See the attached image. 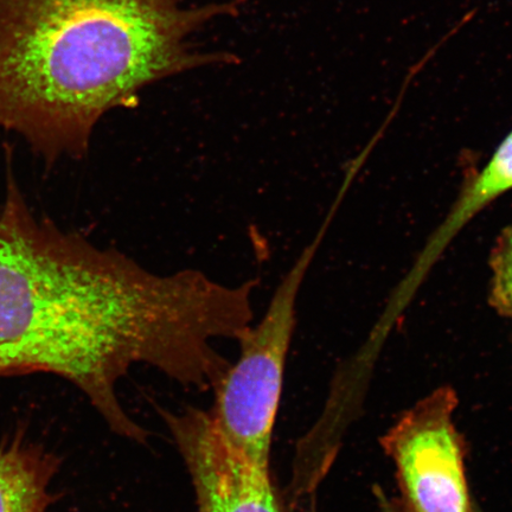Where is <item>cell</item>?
<instances>
[{
    "label": "cell",
    "mask_w": 512,
    "mask_h": 512,
    "mask_svg": "<svg viewBox=\"0 0 512 512\" xmlns=\"http://www.w3.org/2000/svg\"><path fill=\"white\" fill-rule=\"evenodd\" d=\"M258 281L198 270L157 274L31 213L10 170L0 207V376L49 373L78 387L120 437L147 432L121 406L134 364L213 389L230 362L215 347L254 322Z\"/></svg>",
    "instance_id": "6da1fadb"
},
{
    "label": "cell",
    "mask_w": 512,
    "mask_h": 512,
    "mask_svg": "<svg viewBox=\"0 0 512 512\" xmlns=\"http://www.w3.org/2000/svg\"><path fill=\"white\" fill-rule=\"evenodd\" d=\"M233 3L183 0H0V127L55 162L81 158L96 124L146 86L235 56L189 38Z\"/></svg>",
    "instance_id": "7a4b0ae2"
},
{
    "label": "cell",
    "mask_w": 512,
    "mask_h": 512,
    "mask_svg": "<svg viewBox=\"0 0 512 512\" xmlns=\"http://www.w3.org/2000/svg\"><path fill=\"white\" fill-rule=\"evenodd\" d=\"M334 219V211H329L315 239L275 288L264 316L236 341L240 347L238 361L230 363L214 388L215 403L209 413L216 427L243 456L267 469L287 356L297 325L300 288Z\"/></svg>",
    "instance_id": "3957f363"
},
{
    "label": "cell",
    "mask_w": 512,
    "mask_h": 512,
    "mask_svg": "<svg viewBox=\"0 0 512 512\" xmlns=\"http://www.w3.org/2000/svg\"><path fill=\"white\" fill-rule=\"evenodd\" d=\"M457 394L434 390L401 416L381 445L393 460L402 512H475L462 435L453 421Z\"/></svg>",
    "instance_id": "277c9868"
},
{
    "label": "cell",
    "mask_w": 512,
    "mask_h": 512,
    "mask_svg": "<svg viewBox=\"0 0 512 512\" xmlns=\"http://www.w3.org/2000/svg\"><path fill=\"white\" fill-rule=\"evenodd\" d=\"M158 411L187 466L198 512H292L270 469L230 445L209 411Z\"/></svg>",
    "instance_id": "5b68a950"
},
{
    "label": "cell",
    "mask_w": 512,
    "mask_h": 512,
    "mask_svg": "<svg viewBox=\"0 0 512 512\" xmlns=\"http://www.w3.org/2000/svg\"><path fill=\"white\" fill-rule=\"evenodd\" d=\"M512 191V131L497 146L494 155L484 168L466 182L456 201L447 211L424 247L416 256L409 271L396 285L377 319L384 330H394L399 325L415 294L431 273L432 268L446 252L448 246L463 229L491 206L499 197Z\"/></svg>",
    "instance_id": "8992f818"
},
{
    "label": "cell",
    "mask_w": 512,
    "mask_h": 512,
    "mask_svg": "<svg viewBox=\"0 0 512 512\" xmlns=\"http://www.w3.org/2000/svg\"><path fill=\"white\" fill-rule=\"evenodd\" d=\"M57 458L19 438L0 441V512H47Z\"/></svg>",
    "instance_id": "52a82bcc"
},
{
    "label": "cell",
    "mask_w": 512,
    "mask_h": 512,
    "mask_svg": "<svg viewBox=\"0 0 512 512\" xmlns=\"http://www.w3.org/2000/svg\"><path fill=\"white\" fill-rule=\"evenodd\" d=\"M489 304L498 316L512 319V222L491 251Z\"/></svg>",
    "instance_id": "ba28073f"
}]
</instances>
